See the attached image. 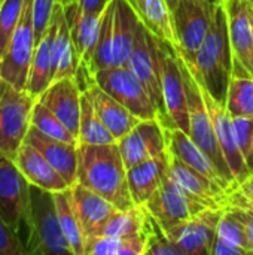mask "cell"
Returning a JSON list of instances; mask_svg holds the SVG:
<instances>
[{"label":"cell","instance_id":"10","mask_svg":"<svg viewBox=\"0 0 253 255\" xmlns=\"http://www.w3.org/2000/svg\"><path fill=\"white\" fill-rule=\"evenodd\" d=\"M94 82L140 120H158L151 96L128 66L98 70L94 75Z\"/></svg>","mask_w":253,"mask_h":255},{"label":"cell","instance_id":"4","mask_svg":"<svg viewBox=\"0 0 253 255\" xmlns=\"http://www.w3.org/2000/svg\"><path fill=\"white\" fill-rule=\"evenodd\" d=\"M30 187L13 158L0 155V217L16 233L25 251L31 239Z\"/></svg>","mask_w":253,"mask_h":255},{"label":"cell","instance_id":"41","mask_svg":"<svg viewBox=\"0 0 253 255\" xmlns=\"http://www.w3.org/2000/svg\"><path fill=\"white\" fill-rule=\"evenodd\" d=\"M0 255H27L16 233L0 217Z\"/></svg>","mask_w":253,"mask_h":255},{"label":"cell","instance_id":"49","mask_svg":"<svg viewBox=\"0 0 253 255\" xmlns=\"http://www.w3.org/2000/svg\"><path fill=\"white\" fill-rule=\"evenodd\" d=\"M201 1H206V3H210V4H221L225 0H201Z\"/></svg>","mask_w":253,"mask_h":255},{"label":"cell","instance_id":"22","mask_svg":"<svg viewBox=\"0 0 253 255\" xmlns=\"http://www.w3.org/2000/svg\"><path fill=\"white\" fill-rule=\"evenodd\" d=\"M70 193H72L73 208H75V212L81 223L85 239L95 236L98 229L116 211H119L107 199H104L98 193L84 187L79 182H75L70 187Z\"/></svg>","mask_w":253,"mask_h":255},{"label":"cell","instance_id":"47","mask_svg":"<svg viewBox=\"0 0 253 255\" xmlns=\"http://www.w3.org/2000/svg\"><path fill=\"white\" fill-rule=\"evenodd\" d=\"M166 1H167V4H169L170 10H173V9L179 4V1H180V0H166Z\"/></svg>","mask_w":253,"mask_h":255},{"label":"cell","instance_id":"20","mask_svg":"<svg viewBox=\"0 0 253 255\" xmlns=\"http://www.w3.org/2000/svg\"><path fill=\"white\" fill-rule=\"evenodd\" d=\"M24 142L34 146L72 187L78 175V145L54 139L30 126Z\"/></svg>","mask_w":253,"mask_h":255},{"label":"cell","instance_id":"38","mask_svg":"<svg viewBox=\"0 0 253 255\" xmlns=\"http://www.w3.org/2000/svg\"><path fill=\"white\" fill-rule=\"evenodd\" d=\"M233 123L239 149L249 170L253 172V117H236Z\"/></svg>","mask_w":253,"mask_h":255},{"label":"cell","instance_id":"46","mask_svg":"<svg viewBox=\"0 0 253 255\" xmlns=\"http://www.w3.org/2000/svg\"><path fill=\"white\" fill-rule=\"evenodd\" d=\"M236 193L239 194H243V196H248V197H252L253 196V172L249 175V178L242 182L239 185V188L236 190Z\"/></svg>","mask_w":253,"mask_h":255},{"label":"cell","instance_id":"50","mask_svg":"<svg viewBox=\"0 0 253 255\" xmlns=\"http://www.w3.org/2000/svg\"><path fill=\"white\" fill-rule=\"evenodd\" d=\"M6 0H0V9H1V6H3V3H4Z\"/></svg>","mask_w":253,"mask_h":255},{"label":"cell","instance_id":"43","mask_svg":"<svg viewBox=\"0 0 253 255\" xmlns=\"http://www.w3.org/2000/svg\"><path fill=\"white\" fill-rule=\"evenodd\" d=\"M227 208H237V209H251L253 211V196L248 197L243 194H239L236 191L230 193L227 197Z\"/></svg>","mask_w":253,"mask_h":255},{"label":"cell","instance_id":"33","mask_svg":"<svg viewBox=\"0 0 253 255\" xmlns=\"http://www.w3.org/2000/svg\"><path fill=\"white\" fill-rule=\"evenodd\" d=\"M115 67L113 54V1L107 4L101 16V25L98 33V40L92 60V75L98 70Z\"/></svg>","mask_w":253,"mask_h":255},{"label":"cell","instance_id":"1","mask_svg":"<svg viewBox=\"0 0 253 255\" xmlns=\"http://www.w3.org/2000/svg\"><path fill=\"white\" fill-rule=\"evenodd\" d=\"M76 182L98 193L119 211L136 206L130 194L127 167L118 143L78 145Z\"/></svg>","mask_w":253,"mask_h":255},{"label":"cell","instance_id":"3","mask_svg":"<svg viewBox=\"0 0 253 255\" xmlns=\"http://www.w3.org/2000/svg\"><path fill=\"white\" fill-rule=\"evenodd\" d=\"M180 69H182L183 79H185V93H186V102H188V115H189L188 134L212 158L219 175L230 184L233 191H236L239 188V182L236 181V178L225 160L222 148L219 145L215 127H213V121L210 118L209 109L206 106V102H204V97L201 93V87H200L192 69L189 67L188 61L182 57V54H180Z\"/></svg>","mask_w":253,"mask_h":255},{"label":"cell","instance_id":"39","mask_svg":"<svg viewBox=\"0 0 253 255\" xmlns=\"http://www.w3.org/2000/svg\"><path fill=\"white\" fill-rule=\"evenodd\" d=\"M58 1L60 0H33V22L37 42L45 36Z\"/></svg>","mask_w":253,"mask_h":255},{"label":"cell","instance_id":"28","mask_svg":"<svg viewBox=\"0 0 253 255\" xmlns=\"http://www.w3.org/2000/svg\"><path fill=\"white\" fill-rule=\"evenodd\" d=\"M55 30H57V18L52 13V19L45 36L36 45L30 73H28V81L25 87V90L34 97H39L52 82V39Z\"/></svg>","mask_w":253,"mask_h":255},{"label":"cell","instance_id":"35","mask_svg":"<svg viewBox=\"0 0 253 255\" xmlns=\"http://www.w3.org/2000/svg\"><path fill=\"white\" fill-rule=\"evenodd\" d=\"M31 126H34L37 130H40L42 133L67 142V143H73V145H79L78 137L39 100H36L33 112H31Z\"/></svg>","mask_w":253,"mask_h":255},{"label":"cell","instance_id":"30","mask_svg":"<svg viewBox=\"0 0 253 255\" xmlns=\"http://www.w3.org/2000/svg\"><path fill=\"white\" fill-rule=\"evenodd\" d=\"M79 145H109L118 143L110 130L97 115L94 105L86 91H82L81 99V121H79Z\"/></svg>","mask_w":253,"mask_h":255},{"label":"cell","instance_id":"9","mask_svg":"<svg viewBox=\"0 0 253 255\" xmlns=\"http://www.w3.org/2000/svg\"><path fill=\"white\" fill-rule=\"evenodd\" d=\"M216 6L201 0H180L171 10L174 45L186 61L194 63L209 33Z\"/></svg>","mask_w":253,"mask_h":255},{"label":"cell","instance_id":"51","mask_svg":"<svg viewBox=\"0 0 253 255\" xmlns=\"http://www.w3.org/2000/svg\"><path fill=\"white\" fill-rule=\"evenodd\" d=\"M248 1H249V3L252 4V7H253V0H248Z\"/></svg>","mask_w":253,"mask_h":255},{"label":"cell","instance_id":"11","mask_svg":"<svg viewBox=\"0 0 253 255\" xmlns=\"http://www.w3.org/2000/svg\"><path fill=\"white\" fill-rule=\"evenodd\" d=\"M70 27V36L75 51L79 57V69L75 76L79 88L85 91L94 82L92 60L98 40L103 13H91L81 9L79 3L63 6Z\"/></svg>","mask_w":253,"mask_h":255},{"label":"cell","instance_id":"24","mask_svg":"<svg viewBox=\"0 0 253 255\" xmlns=\"http://www.w3.org/2000/svg\"><path fill=\"white\" fill-rule=\"evenodd\" d=\"M169 173V151L127 169V181L134 205H145Z\"/></svg>","mask_w":253,"mask_h":255},{"label":"cell","instance_id":"7","mask_svg":"<svg viewBox=\"0 0 253 255\" xmlns=\"http://www.w3.org/2000/svg\"><path fill=\"white\" fill-rule=\"evenodd\" d=\"M154 48L160 66V78L163 87L164 103L174 127L189 131L188 102L185 93V79L180 69V54L173 42L157 37L152 33Z\"/></svg>","mask_w":253,"mask_h":255},{"label":"cell","instance_id":"13","mask_svg":"<svg viewBox=\"0 0 253 255\" xmlns=\"http://www.w3.org/2000/svg\"><path fill=\"white\" fill-rule=\"evenodd\" d=\"M145 206L164 233L210 208L180 188L169 178V175Z\"/></svg>","mask_w":253,"mask_h":255},{"label":"cell","instance_id":"27","mask_svg":"<svg viewBox=\"0 0 253 255\" xmlns=\"http://www.w3.org/2000/svg\"><path fill=\"white\" fill-rule=\"evenodd\" d=\"M112 1H113L115 67L127 66L133 46H134L136 30H137L140 19L127 0H112Z\"/></svg>","mask_w":253,"mask_h":255},{"label":"cell","instance_id":"21","mask_svg":"<svg viewBox=\"0 0 253 255\" xmlns=\"http://www.w3.org/2000/svg\"><path fill=\"white\" fill-rule=\"evenodd\" d=\"M164 131H166V139H167V151L171 155H174L185 164L191 166L197 172L203 173L213 182L219 184L221 187H224L225 190L233 193V188L219 175L212 158L191 139V136L188 133H185L183 130L177 128V127H167V128H164Z\"/></svg>","mask_w":253,"mask_h":255},{"label":"cell","instance_id":"52","mask_svg":"<svg viewBox=\"0 0 253 255\" xmlns=\"http://www.w3.org/2000/svg\"><path fill=\"white\" fill-rule=\"evenodd\" d=\"M252 22H253V12H252Z\"/></svg>","mask_w":253,"mask_h":255},{"label":"cell","instance_id":"18","mask_svg":"<svg viewBox=\"0 0 253 255\" xmlns=\"http://www.w3.org/2000/svg\"><path fill=\"white\" fill-rule=\"evenodd\" d=\"M82 90L75 78L52 81L49 87L37 97L76 137L79 134Z\"/></svg>","mask_w":253,"mask_h":255},{"label":"cell","instance_id":"23","mask_svg":"<svg viewBox=\"0 0 253 255\" xmlns=\"http://www.w3.org/2000/svg\"><path fill=\"white\" fill-rule=\"evenodd\" d=\"M13 161L30 185L43 188L51 193L70 188L67 181L52 167V164L30 143L22 142Z\"/></svg>","mask_w":253,"mask_h":255},{"label":"cell","instance_id":"29","mask_svg":"<svg viewBox=\"0 0 253 255\" xmlns=\"http://www.w3.org/2000/svg\"><path fill=\"white\" fill-rule=\"evenodd\" d=\"M145 27L157 37L176 43L171 10L166 0H127Z\"/></svg>","mask_w":253,"mask_h":255},{"label":"cell","instance_id":"19","mask_svg":"<svg viewBox=\"0 0 253 255\" xmlns=\"http://www.w3.org/2000/svg\"><path fill=\"white\" fill-rule=\"evenodd\" d=\"M167 175L180 188H183L186 193L201 200L207 206L213 209L227 208L225 203L230 194L228 190L213 182L203 173L197 172L191 166L185 164L183 161H180L170 152H169V173Z\"/></svg>","mask_w":253,"mask_h":255},{"label":"cell","instance_id":"6","mask_svg":"<svg viewBox=\"0 0 253 255\" xmlns=\"http://www.w3.org/2000/svg\"><path fill=\"white\" fill-rule=\"evenodd\" d=\"M31 194V239L27 254L75 255L58 220L54 193L30 187Z\"/></svg>","mask_w":253,"mask_h":255},{"label":"cell","instance_id":"26","mask_svg":"<svg viewBox=\"0 0 253 255\" xmlns=\"http://www.w3.org/2000/svg\"><path fill=\"white\" fill-rule=\"evenodd\" d=\"M54 15L57 18V30L52 39V81L75 78L79 69V57L75 51L66 12L60 1L54 9Z\"/></svg>","mask_w":253,"mask_h":255},{"label":"cell","instance_id":"44","mask_svg":"<svg viewBox=\"0 0 253 255\" xmlns=\"http://www.w3.org/2000/svg\"><path fill=\"white\" fill-rule=\"evenodd\" d=\"M112 0H79V6L82 10L85 12H91V13H103L104 9L107 7V4Z\"/></svg>","mask_w":253,"mask_h":255},{"label":"cell","instance_id":"32","mask_svg":"<svg viewBox=\"0 0 253 255\" xmlns=\"http://www.w3.org/2000/svg\"><path fill=\"white\" fill-rule=\"evenodd\" d=\"M146 236H91L85 239L84 255H143Z\"/></svg>","mask_w":253,"mask_h":255},{"label":"cell","instance_id":"37","mask_svg":"<svg viewBox=\"0 0 253 255\" xmlns=\"http://www.w3.org/2000/svg\"><path fill=\"white\" fill-rule=\"evenodd\" d=\"M22 7L24 0H6L0 9V61L18 25Z\"/></svg>","mask_w":253,"mask_h":255},{"label":"cell","instance_id":"2","mask_svg":"<svg viewBox=\"0 0 253 255\" xmlns=\"http://www.w3.org/2000/svg\"><path fill=\"white\" fill-rule=\"evenodd\" d=\"M188 64L197 81L219 103L225 105L234 70L225 1L216 6L209 33L197 52L194 63L188 61Z\"/></svg>","mask_w":253,"mask_h":255},{"label":"cell","instance_id":"45","mask_svg":"<svg viewBox=\"0 0 253 255\" xmlns=\"http://www.w3.org/2000/svg\"><path fill=\"white\" fill-rule=\"evenodd\" d=\"M234 209H237V208H234ZM237 212L246 226V233H248V239H249V245H251V251H252L253 255V211H251V209H237Z\"/></svg>","mask_w":253,"mask_h":255},{"label":"cell","instance_id":"12","mask_svg":"<svg viewBox=\"0 0 253 255\" xmlns=\"http://www.w3.org/2000/svg\"><path fill=\"white\" fill-rule=\"evenodd\" d=\"M127 66L134 72V75L140 79V82L145 85L148 94L151 96L157 112H158V121L164 128L174 127L163 96V87H161V78H160V66L154 48L152 33L145 27V24L140 21L136 30V39L134 46L131 51V55L128 58Z\"/></svg>","mask_w":253,"mask_h":255},{"label":"cell","instance_id":"34","mask_svg":"<svg viewBox=\"0 0 253 255\" xmlns=\"http://www.w3.org/2000/svg\"><path fill=\"white\" fill-rule=\"evenodd\" d=\"M225 108L233 118L253 117V78L233 75Z\"/></svg>","mask_w":253,"mask_h":255},{"label":"cell","instance_id":"42","mask_svg":"<svg viewBox=\"0 0 253 255\" xmlns=\"http://www.w3.org/2000/svg\"><path fill=\"white\" fill-rule=\"evenodd\" d=\"M212 255H251L246 250L239 248L227 241H224L222 238H219L216 235L213 247H212Z\"/></svg>","mask_w":253,"mask_h":255},{"label":"cell","instance_id":"16","mask_svg":"<svg viewBox=\"0 0 253 255\" xmlns=\"http://www.w3.org/2000/svg\"><path fill=\"white\" fill-rule=\"evenodd\" d=\"M118 146L125 167L130 169L167 152L164 127L158 120H142L127 136L118 140Z\"/></svg>","mask_w":253,"mask_h":255},{"label":"cell","instance_id":"40","mask_svg":"<svg viewBox=\"0 0 253 255\" xmlns=\"http://www.w3.org/2000/svg\"><path fill=\"white\" fill-rule=\"evenodd\" d=\"M143 255H183L179 248H176L170 239L166 236V233L161 230V227L155 226L152 233L148 236V244L145 248Z\"/></svg>","mask_w":253,"mask_h":255},{"label":"cell","instance_id":"15","mask_svg":"<svg viewBox=\"0 0 253 255\" xmlns=\"http://www.w3.org/2000/svg\"><path fill=\"white\" fill-rule=\"evenodd\" d=\"M225 208L204 209L183 224L166 233L170 242L183 255H212L218 224Z\"/></svg>","mask_w":253,"mask_h":255},{"label":"cell","instance_id":"25","mask_svg":"<svg viewBox=\"0 0 253 255\" xmlns=\"http://www.w3.org/2000/svg\"><path fill=\"white\" fill-rule=\"evenodd\" d=\"M85 91L88 93L97 115L116 140H121L124 136H127L142 121L97 84H92Z\"/></svg>","mask_w":253,"mask_h":255},{"label":"cell","instance_id":"36","mask_svg":"<svg viewBox=\"0 0 253 255\" xmlns=\"http://www.w3.org/2000/svg\"><path fill=\"white\" fill-rule=\"evenodd\" d=\"M219 238H222L224 241L246 250L249 254L252 255L251 251V245H249V239H248V233H246V226L243 223V220L240 218L237 209L234 208H225L219 224H218V233Z\"/></svg>","mask_w":253,"mask_h":255},{"label":"cell","instance_id":"31","mask_svg":"<svg viewBox=\"0 0 253 255\" xmlns=\"http://www.w3.org/2000/svg\"><path fill=\"white\" fill-rule=\"evenodd\" d=\"M54 200L58 212V220L61 230L75 255H84L85 253V235L82 232L81 223L73 208L70 188L54 193Z\"/></svg>","mask_w":253,"mask_h":255},{"label":"cell","instance_id":"5","mask_svg":"<svg viewBox=\"0 0 253 255\" xmlns=\"http://www.w3.org/2000/svg\"><path fill=\"white\" fill-rule=\"evenodd\" d=\"M37 97L0 78V155L13 158L31 126Z\"/></svg>","mask_w":253,"mask_h":255},{"label":"cell","instance_id":"17","mask_svg":"<svg viewBox=\"0 0 253 255\" xmlns=\"http://www.w3.org/2000/svg\"><path fill=\"white\" fill-rule=\"evenodd\" d=\"M200 84V82H198ZM201 93L206 102V106L209 109L210 118L213 121V127L219 140V145L222 148V152L225 155V160L236 178V181L239 182V185L242 182H245L249 175L252 173L239 149L237 145V139H236V133H234V123H233V117L228 114L225 105L219 103L201 84Z\"/></svg>","mask_w":253,"mask_h":255},{"label":"cell","instance_id":"48","mask_svg":"<svg viewBox=\"0 0 253 255\" xmlns=\"http://www.w3.org/2000/svg\"><path fill=\"white\" fill-rule=\"evenodd\" d=\"M60 3L63 6H67V4H72V3H79V0H60Z\"/></svg>","mask_w":253,"mask_h":255},{"label":"cell","instance_id":"14","mask_svg":"<svg viewBox=\"0 0 253 255\" xmlns=\"http://www.w3.org/2000/svg\"><path fill=\"white\" fill-rule=\"evenodd\" d=\"M233 51V75L253 78L252 4L248 0H225Z\"/></svg>","mask_w":253,"mask_h":255},{"label":"cell","instance_id":"8","mask_svg":"<svg viewBox=\"0 0 253 255\" xmlns=\"http://www.w3.org/2000/svg\"><path fill=\"white\" fill-rule=\"evenodd\" d=\"M36 45L33 0H24L18 25L0 61V78L19 90H25Z\"/></svg>","mask_w":253,"mask_h":255}]
</instances>
